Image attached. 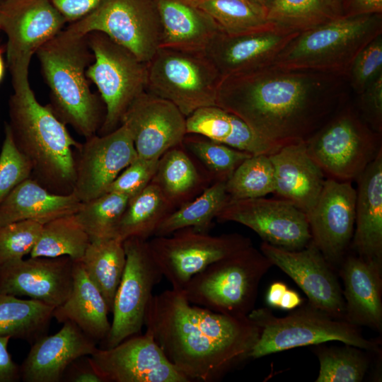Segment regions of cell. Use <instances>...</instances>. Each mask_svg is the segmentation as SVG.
Masks as SVG:
<instances>
[{
  "label": "cell",
  "instance_id": "obj_1",
  "mask_svg": "<svg viewBox=\"0 0 382 382\" xmlns=\"http://www.w3.org/2000/svg\"><path fill=\"white\" fill-rule=\"evenodd\" d=\"M347 79L275 64L222 77L216 104L279 146L305 141L348 100Z\"/></svg>",
  "mask_w": 382,
  "mask_h": 382
},
{
  "label": "cell",
  "instance_id": "obj_2",
  "mask_svg": "<svg viewBox=\"0 0 382 382\" xmlns=\"http://www.w3.org/2000/svg\"><path fill=\"white\" fill-rule=\"evenodd\" d=\"M146 332L190 381L216 382L250 359L260 328L248 316L219 313L173 289L154 294Z\"/></svg>",
  "mask_w": 382,
  "mask_h": 382
},
{
  "label": "cell",
  "instance_id": "obj_3",
  "mask_svg": "<svg viewBox=\"0 0 382 382\" xmlns=\"http://www.w3.org/2000/svg\"><path fill=\"white\" fill-rule=\"evenodd\" d=\"M13 90L7 123L16 147L30 163L31 178L53 193L72 194L74 150L81 143L47 105L38 102L30 83Z\"/></svg>",
  "mask_w": 382,
  "mask_h": 382
},
{
  "label": "cell",
  "instance_id": "obj_4",
  "mask_svg": "<svg viewBox=\"0 0 382 382\" xmlns=\"http://www.w3.org/2000/svg\"><path fill=\"white\" fill-rule=\"evenodd\" d=\"M35 54L50 89L47 105L54 115L85 139L98 134L105 108L100 95L91 90L86 76L93 61L86 35L63 29Z\"/></svg>",
  "mask_w": 382,
  "mask_h": 382
},
{
  "label": "cell",
  "instance_id": "obj_5",
  "mask_svg": "<svg viewBox=\"0 0 382 382\" xmlns=\"http://www.w3.org/2000/svg\"><path fill=\"white\" fill-rule=\"evenodd\" d=\"M382 34V13L339 17L299 33L272 64L345 76L358 53Z\"/></svg>",
  "mask_w": 382,
  "mask_h": 382
},
{
  "label": "cell",
  "instance_id": "obj_6",
  "mask_svg": "<svg viewBox=\"0 0 382 382\" xmlns=\"http://www.w3.org/2000/svg\"><path fill=\"white\" fill-rule=\"evenodd\" d=\"M248 318L260 329L250 358L258 359L287 349L330 341L348 344L373 352H381V340L365 337L359 327L334 318L308 302L276 316L268 308H254Z\"/></svg>",
  "mask_w": 382,
  "mask_h": 382
},
{
  "label": "cell",
  "instance_id": "obj_7",
  "mask_svg": "<svg viewBox=\"0 0 382 382\" xmlns=\"http://www.w3.org/2000/svg\"><path fill=\"white\" fill-rule=\"evenodd\" d=\"M272 266L252 245L209 265L181 291L192 304L221 314L248 316L255 308L260 281Z\"/></svg>",
  "mask_w": 382,
  "mask_h": 382
},
{
  "label": "cell",
  "instance_id": "obj_8",
  "mask_svg": "<svg viewBox=\"0 0 382 382\" xmlns=\"http://www.w3.org/2000/svg\"><path fill=\"white\" fill-rule=\"evenodd\" d=\"M381 137L348 100L304 142L326 178L352 182L382 150Z\"/></svg>",
  "mask_w": 382,
  "mask_h": 382
},
{
  "label": "cell",
  "instance_id": "obj_9",
  "mask_svg": "<svg viewBox=\"0 0 382 382\" xmlns=\"http://www.w3.org/2000/svg\"><path fill=\"white\" fill-rule=\"evenodd\" d=\"M146 66V91L171 102L186 117L216 105L222 77L204 52L159 47Z\"/></svg>",
  "mask_w": 382,
  "mask_h": 382
},
{
  "label": "cell",
  "instance_id": "obj_10",
  "mask_svg": "<svg viewBox=\"0 0 382 382\" xmlns=\"http://www.w3.org/2000/svg\"><path fill=\"white\" fill-rule=\"evenodd\" d=\"M93 61L86 76L97 87L105 108L98 134L117 129L132 103L146 89L147 66L129 50L99 31L86 35Z\"/></svg>",
  "mask_w": 382,
  "mask_h": 382
},
{
  "label": "cell",
  "instance_id": "obj_11",
  "mask_svg": "<svg viewBox=\"0 0 382 382\" xmlns=\"http://www.w3.org/2000/svg\"><path fill=\"white\" fill-rule=\"evenodd\" d=\"M151 255L173 289L182 291L190 279L209 265L252 245L238 233L210 235L192 227L148 240Z\"/></svg>",
  "mask_w": 382,
  "mask_h": 382
},
{
  "label": "cell",
  "instance_id": "obj_12",
  "mask_svg": "<svg viewBox=\"0 0 382 382\" xmlns=\"http://www.w3.org/2000/svg\"><path fill=\"white\" fill-rule=\"evenodd\" d=\"M80 35L99 31L147 63L159 48L161 26L154 0H103L66 28Z\"/></svg>",
  "mask_w": 382,
  "mask_h": 382
},
{
  "label": "cell",
  "instance_id": "obj_13",
  "mask_svg": "<svg viewBox=\"0 0 382 382\" xmlns=\"http://www.w3.org/2000/svg\"><path fill=\"white\" fill-rule=\"evenodd\" d=\"M66 23L50 0L0 1V30L7 38L6 60L13 89L30 83L33 56Z\"/></svg>",
  "mask_w": 382,
  "mask_h": 382
},
{
  "label": "cell",
  "instance_id": "obj_14",
  "mask_svg": "<svg viewBox=\"0 0 382 382\" xmlns=\"http://www.w3.org/2000/svg\"><path fill=\"white\" fill-rule=\"evenodd\" d=\"M125 270L115 294L110 330L100 348L108 349L141 333L153 290L163 277L150 252L148 241L129 238L123 241Z\"/></svg>",
  "mask_w": 382,
  "mask_h": 382
},
{
  "label": "cell",
  "instance_id": "obj_15",
  "mask_svg": "<svg viewBox=\"0 0 382 382\" xmlns=\"http://www.w3.org/2000/svg\"><path fill=\"white\" fill-rule=\"evenodd\" d=\"M216 219L241 224L264 242L289 250H301L312 239L306 214L277 197L230 200Z\"/></svg>",
  "mask_w": 382,
  "mask_h": 382
},
{
  "label": "cell",
  "instance_id": "obj_16",
  "mask_svg": "<svg viewBox=\"0 0 382 382\" xmlns=\"http://www.w3.org/2000/svg\"><path fill=\"white\" fill-rule=\"evenodd\" d=\"M75 183L72 194L85 202L106 192L117 175L138 156L127 127L85 139L74 150Z\"/></svg>",
  "mask_w": 382,
  "mask_h": 382
},
{
  "label": "cell",
  "instance_id": "obj_17",
  "mask_svg": "<svg viewBox=\"0 0 382 382\" xmlns=\"http://www.w3.org/2000/svg\"><path fill=\"white\" fill-rule=\"evenodd\" d=\"M260 250L303 290L308 302L337 319L345 320V304L336 270L311 240L303 248L289 250L266 242Z\"/></svg>",
  "mask_w": 382,
  "mask_h": 382
},
{
  "label": "cell",
  "instance_id": "obj_18",
  "mask_svg": "<svg viewBox=\"0 0 382 382\" xmlns=\"http://www.w3.org/2000/svg\"><path fill=\"white\" fill-rule=\"evenodd\" d=\"M89 357L104 382H190L146 332Z\"/></svg>",
  "mask_w": 382,
  "mask_h": 382
},
{
  "label": "cell",
  "instance_id": "obj_19",
  "mask_svg": "<svg viewBox=\"0 0 382 382\" xmlns=\"http://www.w3.org/2000/svg\"><path fill=\"white\" fill-rule=\"evenodd\" d=\"M355 204L352 182L326 178L315 206L306 214L311 240L337 272L350 248Z\"/></svg>",
  "mask_w": 382,
  "mask_h": 382
},
{
  "label": "cell",
  "instance_id": "obj_20",
  "mask_svg": "<svg viewBox=\"0 0 382 382\" xmlns=\"http://www.w3.org/2000/svg\"><path fill=\"white\" fill-rule=\"evenodd\" d=\"M121 124L129 129L139 157L159 158L182 144L187 134L186 117L171 102L146 91L124 114Z\"/></svg>",
  "mask_w": 382,
  "mask_h": 382
},
{
  "label": "cell",
  "instance_id": "obj_21",
  "mask_svg": "<svg viewBox=\"0 0 382 382\" xmlns=\"http://www.w3.org/2000/svg\"><path fill=\"white\" fill-rule=\"evenodd\" d=\"M73 262L67 256L30 257L0 266V294L28 296L54 308L69 296Z\"/></svg>",
  "mask_w": 382,
  "mask_h": 382
},
{
  "label": "cell",
  "instance_id": "obj_22",
  "mask_svg": "<svg viewBox=\"0 0 382 382\" xmlns=\"http://www.w3.org/2000/svg\"><path fill=\"white\" fill-rule=\"evenodd\" d=\"M298 33L272 24L238 35L219 31L211 40L204 52L221 77L244 74L272 64Z\"/></svg>",
  "mask_w": 382,
  "mask_h": 382
},
{
  "label": "cell",
  "instance_id": "obj_23",
  "mask_svg": "<svg viewBox=\"0 0 382 382\" xmlns=\"http://www.w3.org/2000/svg\"><path fill=\"white\" fill-rule=\"evenodd\" d=\"M97 342L76 324L66 321L59 331L43 335L32 347L20 366L24 382H59L76 359L93 354Z\"/></svg>",
  "mask_w": 382,
  "mask_h": 382
},
{
  "label": "cell",
  "instance_id": "obj_24",
  "mask_svg": "<svg viewBox=\"0 0 382 382\" xmlns=\"http://www.w3.org/2000/svg\"><path fill=\"white\" fill-rule=\"evenodd\" d=\"M337 272L343 288L345 320L382 332V262L347 253Z\"/></svg>",
  "mask_w": 382,
  "mask_h": 382
},
{
  "label": "cell",
  "instance_id": "obj_25",
  "mask_svg": "<svg viewBox=\"0 0 382 382\" xmlns=\"http://www.w3.org/2000/svg\"><path fill=\"white\" fill-rule=\"evenodd\" d=\"M269 156L274 172L273 194L308 214L320 196L326 177L309 156L305 142L284 145Z\"/></svg>",
  "mask_w": 382,
  "mask_h": 382
},
{
  "label": "cell",
  "instance_id": "obj_26",
  "mask_svg": "<svg viewBox=\"0 0 382 382\" xmlns=\"http://www.w3.org/2000/svg\"><path fill=\"white\" fill-rule=\"evenodd\" d=\"M355 224L350 248L382 262V150L355 180Z\"/></svg>",
  "mask_w": 382,
  "mask_h": 382
},
{
  "label": "cell",
  "instance_id": "obj_27",
  "mask_svg": "<svg viewBox=\"0 0 382 382\" xmlns=\"http://www.w3.org/2000/svg\"><path fill=\"white\" fill-rule=\"evenodd\" d=\"M161 26L159 47L204 52L221 31L216 22L186 0H154Z\"/></svg>",
  "mask_w": 382,
  "mask_h": 382
},
{
  "label": "cell",
  "instance_id": "obj_28",
  "mask_svg": "<svg viewBox=\"0 0 382 382\" xmlns=\"http://www.w3.org/2000/svg\"><path fill=\"white\" fill-rule=\"evenodd\" d=\"M186 131L252 155H270L282 147L265 140L239 117L217 105L201 108L187 116Z\"/></svg>",
  "mask_w": 382,
  "mask_h": 382
},
{
  "label": "cell",
  "instance_id": "obj_29",
  "mask_svg": "<svg viewBox=\"0 0 382 382\" xmlns=\"http://www.w3.org/2000/svg\"><path fill=\"white\" fill-rule=\"evenodd\" d=\"M81 202L73 195L53 193L29 178L18 185L0 203V226L25 220L45 224L73 214Z\"/></svg>",
  "mask_w": 382,
  "mask_h": 382
},
{
  "label": "cell",
  "instance_id": "obj_30",
  "mask_svg": "<svg viewBox=\"0 0 382 382\" xmlns=\"http://www.w3.org/2000/svg\"><path fill=\"white\" fill-rule=\"evenodd\" d=\"M110 313L102 294L89 279L81 263L73 262V285L68 299L54 308L59 323L71 321L97 343L103 342L110 330Z\"/></svg>",
  "mask_w": 382,
  "mask_h": 382
},
{
  "label": "cell",
  "instance_id": "obj_31",
  "mask_svg": "<svg viewBox=\"0 0 382 382\" xmlns=\"http://www.w3.org/2000/svg\"><path fill=\"white\" fill-rule=\"evenodd\" d=\"M178 208L199 195L213 181L201 172L183 144L167 150L159 158L151 181Z\"/></svg>",
  "mask_w": 382,
  "mask_h": 382
},
{
  "label": "cell",
  "instance_id": "obj_32",
  "mask_svg": "<svg viewBox=\"0 0 382 382\" xmlns=\"http://www.w3.org/2000/svg\"><path fill=\"white\" fill-rule=\"evenodd\" d=\"M79 262L111 313L126 264L123 241L117 238L91 241Z\"/></svg>",
  "mask_w": 382,
  "mask_h": 382
},
{
  "label": "cell",
  "instance_id": "obj_33",
  "mask_svg": "<svg viewBox=\"0 0 382 382\" xmlns=\"http://www.w3.org/2000/svg\"><path fill=\"white\" fill-rule=\"evenodd\" d=\"M54 309L37 300L0 294V337L33 344L46 334Z\"/></svg>",
  "mask_w": 382,
  "mask_h": 382
},
{
  "label": "cell",
  "instance_id": "obj_34",
  "mask_svg": "<svg viewBox=\"0 0 382 382\" xmlns=\"http://www.w3.org/2000/svg\"><path fill=\"white\" fill-rule=\"evenodd\" d=\"M175 209L160 188L151 182L129 199L121 218L117 238L122 241L129 238L148 241Z\"/></svg>",
  "mask_w": 382,
  "mask_h": 382
},
{
  "label": "cell",
  "instance_id": "obj_35",
  "mask_svg": "<svg viewBox=\"0 0 382 382\" xmlns=\"http://www.w3.org/2000/svg\"><path fill=\"white\" fill-rule=\"evenodd\" d=\"M229 201L226 182H214L199 195L168 215L154 236H168L187 227L200 232H209L214 219Z\"/></svg>",
  "mask_w": 382,
  "mask_h": 382
},
{
  "label": "cell",
  "instance_id": "obj_36",
  "mask_svg": "<svg viewBox=\"0 0 382 382\" xmlns=\"http://www.w3.org/2000/svg\"><path fill=\"white\" fill-rule=\"evenodd\" d=\"M91 239L75 219L74 214L54 219L42 225L30 257H69L80 261Z\"/></svg>",
  "mask_w": 382,
  "mask_h": 382
},
{
  "label": "cell",
  "instance_id": "obj_37",
  "mask_svg": "<svg viewBox=\"0 0 382 382\" xmlns=\"http://www.w3.org/2000/svg\"><path fill=\"white\" fill-rule=\"evenodd\" d=\"M341 17L337 0H274L267 12L273 25L301 33Z\"/></svg>",
  "mask_w": 382,
  "mask_h": 382
},
{
  "label": "cell",
  "instance_id": "obj_38",
  "mask_svg": "<svg viewBox=\"0 0 382 382\" xmlns=\"http://www.w3.org/2000/svg\"><path fill=\"white\" fill-rule=\"evenodd\" d=\"M208 14L221 31L238 35L267 28V11L249 0H186Z\"/></svg>",
  "mask_w": 382,
  "mask_h": 382
},
{
  "label": "cell",
  "instance_id": "obj_39",
  "mask_svg": "<svg viewBox=\"0 0 382 382\" xmlns=\"http://www.w3.org/2000/svg\"><path fill=\"white\" fill-rule=\"evenodd\" d=\"M342 346L315 345L320 369L316 382H361L370 365L371 352L342 343ZM373 353V352H372Z\"/></svg>",
  "mask_w": 382,
  "mask_h": 382
},
{
  "label": "cell",
  "instance_id": "obj_40",
  "mask_svg": "<svg viewBox=\"0 0 382 382\" xmlns=\"http://www.w3.org/2000/svg\"><path fill=\"white\" fill-rule=\"evenodd\" d=\"M129 199L125 195L107 192L81 202L74 216L91 241L117 238L119 224Z\"/></svg>",
  "mask_w": 382,
  "mask_h": 382
},
{
  "label": "cell",
  "instance_id": "obj_41",
  "mask_svg": "<svg viewBox=\"0 0 382 382\" xmlns=\"http://www.w3.org/2000/svg\"><path fill=\"white\" fill-rule=\"evenodd\" d=\"M275 188L274 167L269 155H252L244 160L226 182L230 200L265 197Z\"/></svg>",
  "mask_w": 382,
  "mask_h": 382
},
{
  "label": "cell",
  "instance_id": "obj_42",
  "mask_svg": "<svg viewBox=\"0 0 382 382\" xmlns=\"http://www.w3.org/2000/svg\"><path fill=\"white\" fill-rule=\"evenodd\" d=\"M182 144L202 163L213 183L226 182L238 166L252 156L195 134H187Z\"/></svg>",
  "mask_w": 382,
  "mask_h": 382
},
{
  "label": "cell",
  "instance_id": "obj_43",
  "mask_svg": "<svg viewBox=\"0 0 382 382\" xmlns=\"http://www.w3.org/2000/svg\"><path fill=\"white\" fill-rule=\"evenodd\" d=\"M42 225L36 221L25 220L0 226V266L30 254Z\"/></svg>",
  "mask_w": 382,
  "mask_h": 382
},
{
  "label": "cell",
  "instance_id": "obj_44",
  "mask_svg": "<svg viewBox=\"0 0 382 382\" xmlns=\"http://www.w3.org/2000/svg\"><path fill=\"white\" fill-rule=\"evenodd\" d=\"M32 168L16 147L9 126L4 124V139L0 153V203L21 183L31 178Z\"/></svg>",
  "mask_w": 382,
  "mask_h": 382
},
{
  "label": "cell",
  "instance_id": "obj_45",
  "mask_svg": "<svg viewBox=\"0 0 382 382\" xmlns=\"http://www.w3.org/2000/svg\"><path fill=\"white\" fill-rule=\"evenodd\" d=\"M382 74V34L366 45L354 58L347 83L357 96Z\"/></svg>",
  "mask_w": 382,
  "mask_h": 382
},
{
  "label": "cell",
  "instance_id": "obj_46",
  "mask_svg": "<svg viewBox=\"0 0 382 382\" xmlns=\"http://www.w3.org/2000/svg\"><path fill=\"white\" fill-rule=\"evenodd\" d=\"M159 158L146 159L137 156L113 180L107 192L125 195L130 199L142 191L151 181Z\"/></svg>",
  "mask_w": 382,
  "mask_h": 382
},
{
  "label": "cell",
  "instance_id": "obj_47",
  "mask_svg": "<svg viewBox=\"0 0 382 382\" xmlns=\"http://www.w3.org/2000/svg\"><path fill=\"white\" fill-rule=\"evenodd\" d=\"M355 106L368 125L382 134V74L358 95Z\"/></svg>",
  "mask_w": 382,
  "mask_h": 382
},
{
  "label": "cell",
  "instance_id": "obj_48",
  "mask_svg": "<svg viewBox=\"0 0 382 382\" xmlns=\"http://www.w3.org/2000/svg\"><path fill=\"white\" fill-rule=\"evenodd\" d=\"M62 381L104 382V380L95 368L89 355H86L76 359L67 367Z\"/></svg>",
  "mask_w": 382,
  "mask_h": 382
},
{
  "label": "cell",
  "instance_id": "obj_49",
  "mask_svg": "<svg viewBox=\"0 0 382 382\" xmlns=\"http://www.w3.org/2000/svg\"><path fill=\"white\" fill-rule=\"evenodd\" d=\"M67 23H73L84 17L103 0H50Z\"/></svg>",
  "mask_w": 382,
  "mask_h": 382
},
{
  "label": "cell",
  "instance_id": "obj_50",
  "mask_svg": "<svg viewBox=\"0 0 382 382\" xmlns=\"http://www.w3.org/2000/svg\"><path fill=\"white\" fill-rule=\"evenodd\" d=\"M342 17L382 13V0H337Z\"/></svg>",
  "mask_w": 382,
  "mask_h": 382
},
{
  "label": "cell",
  "instance_id": "obj_51",
  "mask_svg": "<svg viewBox=\"0 0 382 382\" xmlns=\"http://www.w3.org/2000/svg\"><path fill=\"white\" fill-rule=\"evenodd\" d=\"M10 337H0V382L21 380L20 366L13 360L8 349Z\"/></svg>",
  "mask_w": 382,
  "mask_h": 382
},
{
  "label": "cell",
  "instance_id": "obj_52",
  "mask_svg": "<svg viewBox=\"0 0 382 382\" xmlns=\"http://www.w3.org/2000/svg\"><path fill=\"white\" fill-rule=\"evenodd\" d=\"M288 289L287 286L282 282H274L272 283L266 294V303L272 308H279L281 299Z\"/></svg>",
  "mask_w": 382,
  "mask_h": 382
},
{
  "label": "cell",
  "instance_id": "obj_53",
  "mask_svg": "<svg viewBox=\"0 0 382 382\" xmlns=\"http://www.w3.org/2000/svg\"><path fill=\"white\" fill-rule=\"evenodd\" d=\"M303 303V299L295 290L287 289L279 303V308L284 311H292Z\"/></svg>",
  "mask_w": 382,
  "mask_h": 382
},
{
  "label": "cell",
  "instance_id": "obj_54",
  "mask_svg": "<svg viewBox=\"0 0 382 382\" xmlns=\"http://www.w3.org/2000/svg\"><path fill=\"white\" fill-rule=\"evenodd\" d=\"M252 3L263 8L267 12L274 0H249Z\"/></svg>",
  "mask_w": 382,
  "mask_h": 382
},
{
  "label": "cell",
  "instance_id": "obj_55",
  "mask_svg": "<svg viewBox=\"0 0 382 382\" xmlns=\"http://www.w3.org/2000/svg\"><path fill=\"white\" fill-rule=\"evenodd\" d=\"M4 72H5V66H4V62L2 57V51L0 49V83L4 79Z\"/></svg>",
  "mask_w": 382,
  "mask_h": 382
},
{
  "label": "cell",
  "instance_id": "obj_56",
  "mask_svg": "<svg viewBox=\"0 0 382 382\" xmlns=\"http://www.w3.org/2000/svg\"><path fill=\"white\" fill-rule=\"evenodd\" d=\"M0 1H1V0H0Z\"/></svg>",
  "mask_w": 382,
  "mask_h": 382
}]
</instances>
